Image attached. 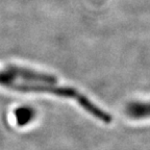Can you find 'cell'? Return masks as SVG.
<instances>
[{
  "label": "cell",
  "instance_id": "3957f363",
  "mask_svg": "<svg viewBox=\"0 0 150 150\" xmlns=\"http://www.w3.org/2000/svg\"><path fill=\"white\" fill-rule=\"evenodd\" d=\"M35 112L33 108L29 106H20L17 110H15L14 116L16 119L17 124L19 126H25L29 122H31L35 118Z\"/></svg>",
  "mask_w": 150,
  "mask_h": 150
},
{
  "label": "cell",
  "instance_id": "6da1fadb",
  "mask_svg": "<svg viewBox=\"0 0 150 150\" xmlns=\"http://www.w3.org/2000/svg\"><path fill=\"white\" fill-rule=\"evenodd\" d=\"M56 78L50 74L37 72L17 66L0 70V86L21 92L48 93L50 84H55Z\"/></svg>",
  "mask_w": 150,
  "mask_h": 150
},
{
  "label": "cell",
  "instance_id": "7a4b0ae2",
  "mask_svg": "<svg viewBox=\"0 0 150 150\" xmlns=\"http://www.w3.org/2000/svg\"><path fill=\"white\" fill-rule=\"evenodd\" d=\"M127 115L134 119L150 118V102L131 103L127 106Z\"/></svg>",
  "mask_w": 150,
  "mask_h": 150
}]
</instances>
